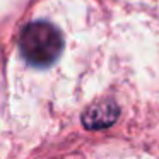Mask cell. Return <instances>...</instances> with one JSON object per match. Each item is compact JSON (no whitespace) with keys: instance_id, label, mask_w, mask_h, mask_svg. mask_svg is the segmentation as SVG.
<instances>
[{"instance_id":"7a4b0ae2","label":"cell","mask_w":159,"mask_h":159,"mask_svg":"<svg viewBox=\"0 0 159 159\" xmlns=\"http://www.w3.org/2000/svg\"><path fill=\"white\" fill-rule=\"evenodd\" d=\"M118 116V108L113 103H101L89 108L84 115L82 121L87 128H104L115 123Z\"/></svg>"},{"instance_id":"6da1fadb","label":"cell","mask_w":159,"mask_h":159,"mask_svg":"<svg viewBox=\"0 0 159 159\" xmlns=\"http://www.w3.org/2000/svg\"><path fill=\"white\" fill-rule=\"evenodd\" d=\"M63 38L53 24L36 21L28 24L19 38L22 58L34 67H48L60 57Z\"/></svg>"}]
</instances>
